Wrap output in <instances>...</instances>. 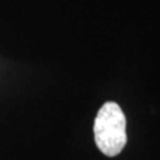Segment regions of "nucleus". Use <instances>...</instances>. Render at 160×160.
<instances>
[{
  "label": "nucleus",
  "instance_id": "1",
  "mask_svg": "<svg viewBox=\"0 0 160 160\" xmlns=\"http://www.w3.org/2000/svg\"><path fill=\"white\" fill-rule=\"evenodd\" d=\"M95 142L98 148L107 156H116L127 143L126 116L113 102H107L100 107L93 124Z\"/></svg>",
  "mask_w": 160,
  "mask_h": 160
}]
</instances>
